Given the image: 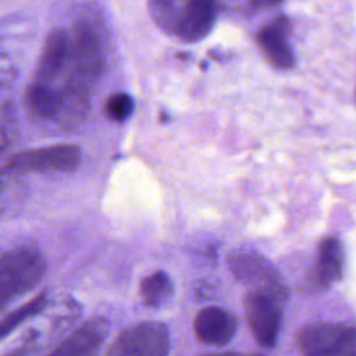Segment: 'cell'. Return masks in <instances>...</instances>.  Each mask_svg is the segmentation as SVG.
<instances>
[{
  "mask_svg": "<svg viewBox=\"0 0 356 356\" xmlns=\"http://www.w3.org/2000/svg\"><path fill=\"white\" fill-rule=\"evenodd\" d=\"M67 33V56L51 90L58 103L56 124L71 129L88 117L92 95L104 67V57L100 38L89 24L75 22Z\"/></svg>",
  "mask_w": 356,
  "mask_h": 356,
  "instance_id": "1",
  "label": "cell"
},
{
  "mask_svg": "<svg viewBox=\"0 0 356 356\" xmlns=\"http://www.w3.org/2000/svg\"><path fill=\"white\" fill-rule=\"evenodd\" d=\"M150 8L163 29L186 42L204 38L217 15L216 0H150Z\"/></svg>",
  "mask_w": 356,
  "mask_h": 356,
  "instance_id": "2",
  "label": "cell"
},
{
  "mask_svg": "<svg viewBox=\"0 0 356 356\" xmlns=\"http://www.w3.org/2000/svg\"><path fill=\"white\" fill-rule=\"evenodd\" d=\"M46 261L40 250L22 245L0 254V310L32 291L43 278Z\"/></svg>",
  "mask_w": 356,
  "mask_h": 356,
  "instance_id": "3",
  "label": "cell"
},
{
  "mask_svg": "<svg viewBox=\"0 0 356 356\" xmlns=\"http://www.w3.org/2000/svg\"><path fill=\"white\" fill-rule=\"evenodd\" d=\"M302 356H356V328L343 323L316 321L296 334Z\"/></svg>",
  "mask_w": 356,
  "mask_h": 356,
  "instance_id": "4",
  "label": "cell"
},
{
  "mask_svg": "<svg viewBox=\"0 0 356 356\" xmlns=\"http://www.w3.org/2000/svg\"><path fill=\"white\" fill-rule=\"evenodd\" d=\"M288 293L252 289L243 300L253 338L264 348L275 345L282 325V302Z\"/></svg>",
  "mask_w": 356,
  "mask_h": 356,
  "instance_id": "5",
  "label": "cell"
},
{
  "mask_svg": "<svg viewBox=\"0 0 356 356\" xmlns=\"http://www.w3.org/2000/svg\"><path fill=\"white\" fill-rule=\"evenodd\" d=\"M82 161V152L76 145L58 143L26 149L13 154L4 164L10 172H71Z\"/></svg>",
  "mask_w": 356,
  "mask_h": 356,
  "instance_id": "6",
  "label": "cell"
},
{
  "mask_svg": "<svg viewBox=\"0 0 356 356\" xmlns=\"http://www.w3.org/2000/svg\"><path fill=\"white\" fill-rule=\"evenodd\" d=\"M168 330L159 321H143L118 334L106 356H168Z\"/></svg>",
  "mask_w": 356,
  "mask_h": 356,
  "instance_id": "7",
  "label": "cell"
},
{
  "mask_svg": "<svg viewBox=\"0 0 356 356\" xmlns=\"http://www.w3.org/2000/svg\"><path fill=\"white\" fill-rule=\"evenodd\" d=\"M228 266L234 277L253 289L288 293L274 266L254 252H232L228 256Z\"/></svg>",
  "mask_w": 356,
  "mask_h": 356,
  "instance_id": "8",
  "label": "cell"
},
{
  "mask_svg": "<svg viewBox=\"0 0 356 356\" xmlns=\"http://www.w3.org/2000/svg\"><path fill=\"white\" fill-rule=\"evenodd\" d=\"M238 328V321L232 313L225 309L210 306L202 309L193 320L196 338L214 346H222L231 341Z\"/></svg>",
  "mask_w": 356,
  "mask_h": 356,
  "instance_id": "9",
  "label": "cell"
},
{
  "mask_svg": "<svg viewBox=\"0 0 356 356\" xmlns=\"http://www.w3.org/2000/svg\"><path fill=\"white\" fill-rule=\"evenodd\" d=\"M107 321L92 318L75 328L46 356H96L106 335Z\"/></svg>",
  "mask_w": 356,
  "mask_h": 356,
  "instance_id": "10",
  "label": "cell"
},
{
  "mask_svg": "<svg viewBox=\"0 0 356 356\" xmlns=\"http://www.w3.org/2000/svg\"><path fill=\"white\" fill-rule=\"evenodd\" d=\"M288 26L289 24L286 18L280 15L271 21V24L263 26L256 35L257 43L266 58L271 65L280 70H288L293 64V54L286 40Z\"/></svg>",
  "mask_w": 356,
  "mask_h": 356,
  "instance_id": "11",
  "label": "cell"
},
{
  "mask_svg": "<svg viewBox=\"0 0 356 356\" xmlns=\"http://www.w3.org/2000/svg\"><path fill=\"white\" fill-rule=\"evenodd\" d=\"M342 249L337 238H324L318 246L317 263L312 270V281L317 288H327L342 274Z\"/></svg>",
  "mask_w": 356,
  "mask_h": 356,
  "instance_id": "12",
  "label": "cell"
},
{
  "mask_svg": "<svg viewBox=\"0 0 356 356\" xmlns=\"http://www.w3.org/2000/svg\"><path fill=\"white\" fill-rule=\"evenodd\" d=\"M140 298L146 306H160L174 292V285L168 274L164 271H156L140 281L139 286Z\"/></svg>",
  "mask_w": 356,
  "mask_h": 356,
  "instance_id": "13",
  "label": "cell"
},
{
  "mask_svg": "<svg viewBox=\"0 0 356 356\" xmlns=\"http://www.w3.org/2000/svg\"><path fill=\"white\" fill-rule=\"evenodd\" d=\"M47 305V293L40 292L38 296L15 307L0 318V339L7 337L11 331L25 323L28 318L39 314Z\"/></svg>",
  "mask_w": 356,
  "mask_h": 356,
  "instance_id": "14",
  "label": "cell"
},
{
  "mask_svg": "<svg viewBox=\"0 0 356 356\" xmlns=\"http://www.w3.org/2000/svg\"><path fill=\"white\" fill-rule=\"evenodd\" d=\"M19 132L18 115L13 103L0 106V156L13 146Z\"/></svg>",
  "mask_w": 356,
  "mask_h": 356,
  "instance_id": "15",
  "label": "cell"
},
{
  "mask_svg": "<svg viewBox=\"0 0 356 356\" xmlns=\"http://www.w3.org/2000/svg\"><path fill=\"white\" fill-rule=\"evenodd\" d=\"M134 111V100L128 93L117 92L108 96L104 104V113L107 117L115 122H122Z\"/></svg>",
  "mask_w": 356,
  "mask_h": 356,
  "instance_id": "16",
  "label": "cell"
},
{
  "mask_svg": "<svg viewBox=\"0 0 356 356\" xmlns=\"http://www.w3.org/2000/svg\"><path fill=\"white\" fill-rule=\"evenodd\" d=\"M15 78V64L13 57L0 49V89L6 88Z\"/></svg>",
  "mask_w": 356,
  "mask_h": 356,
  "instance_id": "17",
  "label": "cell"
},
{
  "mask_svg": "<svg viewBox=\"0 0 356 356\" xmlns=\"http://www.w3.org/2000/svg\"><path fill=\"white\" fill-rule=\"evenodd\" d=\"M10 171H0V213L4 211V209L8 206L11 202V192H13V179H11Z\"/></svg>",
  "mask_w": 356,
  "mask_h": 356,
  "instance_id": "18",
  "label": "cell"
},
{
  "mask_svg": "<svg viewBox=\"0 0 356 356\" xmlns=\"http://www.w3.org/2000/svg\"><path fill=\"white\" fill-rule=\"evenodd\" d=\"M281 3L282 0H253V4L259 8H274Z\"/></svg>",
  "mask_w": 356,
  "mask_h": 356,
  "instance_id": "19",
  "label": "cell"
},
{
  "mask_svg": "<svg viewBox=\"0 0 356 356\" xmlns=\"http://www.w3.org/2000/svg\"><path fill=\"white\" fill-rule=\"evenodd\" d=\"M209 356H241L238 353H220V355H209Z\"/></svg>",
  "mask_w": 356,
  "mask_h": 356,
  "instance_id": "20",
  "label": "cell"
},
{
  "mask_svg": "<svg viewBox=\"0 0 356 356\" xmlns=\"http://www.w3.org/2000/svg\"><path fill=\"white\" fill-rule=\"evenodd\" d=\"M250 356H264V355H259V353H254V355H250Z\"/></svg>",
  "mask_w": 356,
  "mask_h": 356,
  "instance_id": "21",
  "label": "cell"
}]
</instances>
